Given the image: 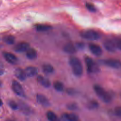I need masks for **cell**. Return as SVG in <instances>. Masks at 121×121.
<instances>
[{
  "label": "cell",
  "instance_id": "1",
  "mask_svg": "<svg viewBox=\"0 0 121 121\" xmlns=\"http://www.w3.org/2000/svg\"><path fill=\"white\" fill-rule=\"evenodd\" d=\"M94 91L96 95L104 103H109L112 99L111 94L106 91L103 87L98 84H95L93 86Z\"/></svg>",
  "mask_w": 121,
  "mask_h": 121
},
{
  "label": "cell",
  "instance_id": "2",
  "mask_svg": "<svg viewBox=\"0 0 121 121\" xmlns=\"http://www.w3.org/2000/svg\"><path fill=\"white\" fill-rule=\"evenodd\" d=\"M69 65L74 75L80 77L83 73V67L80 60L76 57H71L69 60Z\"/></svg>",
  "mask_w": 121,
  "mask_h": 121
},
{
  "label": "cell",
  "instance_id": "3",
  "mask_svg": "<svg viewBox=\"0 0 121 121\" xmlns=\"http://www.w3.org/2000/svg\"><path fill=\"white\" fill-rule=\"evenodd\" d=\"M104 45L106 50L110 52H114L117 49L121 50V41L120 39L113 41L107 40L104 43Z\"/></svg>",
  "mask_w": 121,
  "mask_h": 121
},
{
  "label": "cell",
  "instance_id": "4",
  "mask_svg": "<svg viewBox=\"0 0 121 121\" xmlns=\"http://www.w3.org/2000/svg\"><path fill=\"white\" fill-rule=\"evenodd\" d=\"M86 66V69L88 73H95L99 71V68L93 59L88 56H86L85 59Z\"/></svg>",
  "mask_w": 121,
  "mask_h": 121
},
{
  "label": "cell",
  "instance_id": "5",
  "mask_svg": "<svg viewBox=\"0 0 121 121\" xmlns=\"http://www.w3.org/2000/svg\"><path fill=\"white\" fill-rule=\"evenodd\" d=\"M82 37L88 40H96L99 38V34L95 30L88 29L83 30L81 32Z\"/></svg>",
  "mask_w": 121,
  "mask_h": 121
},
{
  "label": "cell",
  "instance_id": "6",
  "mask_svg": "<svg viewBox=\"0 0 121 121\" xmlns=\"http://www.w3.org/2000/svg\"><path fill=\"white\" fill-rule=\"evenodd\" d=\"M12 88L13 91L21 97H25V94L21 84L16 80H13L12 82Z\"/></svg>",
  "mask_w": 121,
  "mask_h": 121
},
{
  "label": "cell",
  "instance_id": "7",
  "mask_svg": "<svg viewBox=\"0 0 121 121\" xmlns=\"http://www.w3.org/2000/svg\"><path fill=\"white\" fill-rule=\"evenodd\" d=\"M103 63H104L105 65L113 68L118 69L120 68L121 64L120 60L116 59H107L103 60Z\"/></svg>",
  "mask_w": 121,
  "mask_h": 121
},
{
  "label": "cell",
  "instance_id": "8",
  "mask_svg": "<svg viewBox=\"0 0 121 121\" xmlns=\"http://www.w3.org/2000/svg\"><path fill=\"white\" fill-rule=\"evenodd\" d=\"M36 100L38 103L44 107H48L50 105V102L48 98L43 95L38 94L36 95Z\"/></svg>",
  "mask_w": 121,
  "mask_h": 121
},
{
  "label": "cell",
  "instance_id": "9",
  "mask_svg": "<svg viewBox=\"0 0 121 121\" xmlns=\"http://www.w3.org/2000/svg\"><path fill=\"white\" fill-rule=\"evenodd\" d=\"M30 45L26 42H20L18 43L14 47V50L17 52H22L26 51L29 48Z\"/></svg>",
  "mask_w": 121,
  "mask_h": 121
},
{
  "label": "cell",
  "instance_id": "10",
  "mask_svg": "<svg viewBox=\"0 0 121 121\" xmlns=\"http://www.w3.org/2000/svg\"><path fill=\"white\" fill-rule=\"evenodd\" d=\"M3 55L6 61L9 63L12 64H15L17 62V57L14 54L9 52H4L3 53Z\"/></svg>",
  "mask_w": 121,
  "mask_h": 121
},
{
  "label": "cell",
  "instance_id": "11",
  "mask_svg": "<svg viewBox=\"0 0 121 121\" xmlns=\"http://www.w3.org/2000/svg\"><path fill=\"white\" fill-rule=\"evenodd\" d=\"M19 107L22 112L26 115H30L34 112L33 109L23 102H20Z\"/></svg>",
  "mask_w": 121,
  "mask_h": 121
},
{
  "label": "cell",
  "instance_id": "12",
  "mask_svg": "<svg viewBox=\"0 0 121 121\" xmlns=\"http://www.w3.org/2000/svg\"><path fill=\"white\" fill-rule=\"evenodd\" d=\"M61 118L64 121H79L78 116L73 113H64Z\"/></svg>",
  "mask_w": 121,
  "mask_h": 121
},
{
  "label": "cell",
  "instance_id": "13",
  "mask_svg": "<svg viewBox=\"0 0 121 121\" xmlns=\"http://www.w3.org/2000/svg\"><path fill=\"white\" fill-rule=\"evenodd\" d=\"M89 48L91 52L96 56H100L102 53V50L100 46L95 44L90 43L89 45Z\"/></svg>",
  "mask_w": 121,
  "mask_h": 121
},
{
  "label": "cell",
  "instance_id": "14",
  "mask_svg": "<svg viewBox=\"0 0 121 121\" xmlns=\"http://www.w3.org/2000/svg\"><path fill=\"white\" fill-rule=\"evenodd\" d=\"M37 81L42 86L44 87L48 88L51 86V82L47 78L41 75H39L37 78Z\"/></svg>",
  "mask_w": 121,
  "mask_h": 121
},
{
  "label": "cell",
  "instance_id": "15",
  "mask_svg": "<svg viewBox=\"0 0 121 121\" xmlns=\"http://www.w3.org/2000/svg\"><path fill=\"white\" fill-rule=\"evenodd\" d=\"M26 76L31 77L35 76L38 73V69L35 67L29 66L26 68L24 70Z\"/></svg>",
  "mask_w": 121,
  "mask_h": 121
},
{
  "label": "cell",
  "instance_id": "16",
  "mask_svg": "<svg viewBox=\"0 0 121 121\" xmlns=\"http://www.w3.org/2000/svg\"><path fill=\"white\" fill-rule=\"evenodd\" d=\"M14 73L15 76L21 81H24L26 78V75L25 71L21 68L16 69L14 71Z\"/></svg>",
  "mask_w": 121,
  "mask_h": 121
},
{
  "label": "cell",
  "instance_id": "17",
  "mask_svg": "<svg viewBox=\"0 0 121 121\" xmlns=\"http://www.w3.org/2000/svg\"><path fill=\"white\" fill-rule=\"evenodd\" d=\"M63 50L65 52L69 54H73L76 52L75 46L73 44L70 43H67L64 45Z\"/></svg>",
  "mask_w": 121,
  "mask_h": 121
},
{
  "label": "cell",
  "instance_id": "18",
  "mask_svg": "<svg viewBox=\"0 0 121 121\" xmlns=\"http://www.w3.org/2000/svg\"><path fill=\"white\" fill-rule=\"evenodd\" d=\"M26 56L30 60H34L37 56V52L35 49L29 48L26 51Z\"/></svg>",
  "mask_w": 121,
  "mask_h": 121
},
{
  "label": "cell",
  "instance_id": "19",
  "mask_svg": "<svg viewBox=\"0 0 121 121\" xmlns=\"http://www.w3.org/2000/svg\"><path fill=\"white\" fill-rule=\"evenodd\" d=\"M46 116L49 121H60L57 115L52 111H48L46 113Z\"/></svg>",
  "mask_w": 121,
  "mask_h": 121
},
{
  "label": "cell",
  "instance_id": "20",
  "mask_svg": "<svg viewBox=\"0 0 121 121\" xmlns=\"http://www.w3.org/2000/svg\"><path fill=\"white\" fill-rule=\"evenodd\" d=\"M87 107L89 110H95L99 107V103L95 100H91L87 104Z\"/></svg>",
  "mask_w": 121,
  "mask_h": 121
},
{
  "label": "cell",
  "instance_id": "21",
  "mask_svg": "<svg viewBox=\"0 0 121 121\" xmlns=\"http://www.w3.org/2000/svg\"><path fill=\"white\" fill-rule=\"evenodd\" d=\"M43 70L45 73L51 74L54 71V68L52 65L49 64H45L43 66Z\"/></svg>",
  "mask_w": 121,
  "mask_h": 121
},
{
  "label": "cell",
  "instance_id": "22",
  "mask_svg": "<svg viewBox=\"0 0 121 121\" xmlns=\"http://www.w3.org/2000/svg\"><path fill=\"white\" fill-rule=\"evenodd\" d=\"M52 28V27L47 25H38L36 26V29L39 32H44L48 31Z\"/></svg>",
  "mask_w": 121,
  "mask_h": 121
},
{
  "label": "cell",
  "instance_id": "23",
  "mask_svg": "<svg viewBox=\"0 0 121 121\" xmlns=\"http://www.w3.org/2000/svg\"><path fill=\"white\" fill-rule=\"evenodd\" d=\"M53 87L54 89L59 92H62L64 89V85L63 83L59 81H55L54 82Z\"/></svg>",
  "mask_w": 121,
  "mask_h": 121
},
{
  "label": "cell",
  "instance_id": "24",
  "mask_svg": "<svg viewBox=\"0 0 121 121\" xmlns=\"http://www.w3.org/2000/svg\"><path fill=\"white\" fill-rule=\"evenodd\" d=\"M3 41L7 44H12L14 43L15 41V38L13 35H7L3 37Z\"/></svg>",
  "mask_w": 121,
  "mask_h": 121
},
{
  "label": "cell",
  "instance_id": "25",
  "mask_svg": "<svg viewBox=\"0 0 121 121\" xmlns=\"http://www.w3.org/2000/svg\"><path fill=\"white\" fill-rule=\"evenodd\" d=\"M66 107L68 109L71 111H76L78 109V105L75 102H71L68 103L66 105Z\"/></svg>",
  "mask_w": 121,
  "mask_h": 121
},
{
  "label": "cell",
  "instance_id": "26",
  "mask_svg": "<svg viewBox=\"0 0 121 121\" xmlns=\"http://www.w3.org/2000/svg\"><path fill=\"white\" fill-rule=\"evenodd\" d=\"M66 93L70 95H75L78 93V91L74 88H68L66 90Z\"/></svg>",
  "mask_w": 121,
  "mask_h": 121
},
{
  "label": "cell",
  "instance_id": "27",
  "mask_svg": "<svg viewBox=\"0 0 121 121\" xmlns=\"http://www.w3.org/2000/svg\"><path fill=\"white\" fill-rule=\"evenodd\" d=\"M86 8L88 9V10L90 12H95L96 9L95 7L94 6V5H93L92 4L87 2L86 4Z\"/></svg>",
  "mask_w": 121,
  "mask_h": 121
},
{
  "label": "cell",
  "instance_id": "28",
  "mask_svg": "<svg viewBox=\"0 0 121 121\" xmlns=\"http://www.w3.org/2000/svg\"><path fill=\"white\" fill-rule=\"evenodd\" d=\"M9 105L10 107V108L14 110H16L18 108V106L17 104L16 103V102H15L13 100L9 101Z\"/></svg>",
  "mask_w": 121,
  "mask_h": 121
},
{
  "label": "cell",
  "instance_id": "29",
  "mask_svg": "<svg viewBox=\"0 0 121 121\" xmlns=\"http://www.w3.org/2000/svg\"><path fill=\"white\" fill-rule=\"evenodd\" d=\"M114 114L119 117H120L121 116V106H117L114 109Z\"/></svg>",
  "mask_w": 121,
  "mask_h": 121
},
{
  "label": "cell",
  "instance_id": "30",
  "mask_svg": "<svg viewBox=\"0 0 121 121\" xmlns=\"http://www.w3.org/2000/svg\"><path fill=\"white\" fill-rule=\"evenodd\" d=\"M4 73V70L1 68H0V75H2Z\"/></svg>",
  "mask_w": 121,
  "mask_h": 121
},
{
  "label": "cell",
  "instance_id": "31",
  "mask_svg": "<svg viewBox=\"0 0 121 121\" xmlns=\"http://www.w3.org/2000/svg\"><path fill=\"white\" fill-rule=\"evenodd\" d=\"M2 104H3V103H2V100L0 99V107L2 105Z\"/></svg>",
  "mask_w": 121,
  "mask_h": 121
},
{
  "label": "cell",
  "instance_id": "32",
  "mask_svg": "<svg viewBox=\"0 0 121 121\" xmlns=\"http://www.w3.org/2000/svg\"><path fill=\"white\" fill-rule=\"evenodd\" d=\"M7 121H12V120H7Z\"/></svg>",
  "mask_w": 121,
  "mask_h": 121
},
{
  "label": "cell",
  "instance_id": "33",
  "mask_svg": "<svg viewBox=\"0 0 121 121\" xmlns=\"http://www.w3.org/2000/svg\"><path fill=\"white\" fill-rule=\"evenodd\" d=\"M1 81H0V86H1Z\"/></svg>",
  "mask_w": 121,
  "mask_h": 121
}]
</instances>
